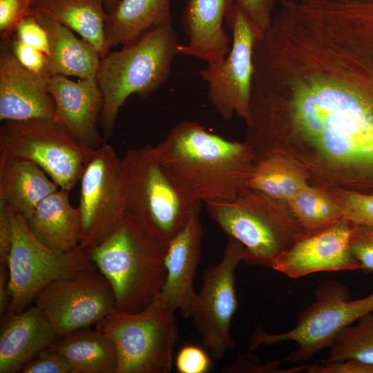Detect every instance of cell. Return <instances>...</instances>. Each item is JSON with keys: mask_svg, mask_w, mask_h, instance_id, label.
Listing matches in <instances>:
<instances>
[{"mask_svg": "<svg viewBox=\"0 0 373 373\" xmlns=\"http://www.w3.org/2000/svg\"><path fill=\"white\" fill-rule=\"evenodd\" d=\"M262 93L273 140L301 142L332 166L373 175V23L301 35L275 59Z\"/></svg>", "mask_w": 373, "mask_h": 373, "instance_id": "1", "label": "cell"}, {"mask_svg": "<svg viewBox=\"0 0 373 373\" xmlns=\"http://www.w3.org/2000/svg\"><path fill=\"white\" fill-rule=\"evenodd\" d=\"M164 171L189 203L232 200L244 192L256 156L247 142L227 140L182 121L155 146Z\"/></svg>", "mask_w": 373, "mask_h": 373, "instance_id": "2", "label": "cell"}, {"mask_svg": "<svg viewBox=\"0 0 373 373\" xmlns=\"http://www.w3.org/2000/svg\"><path fill=\"white\" fill-rule=\"evenodd\" d=\"M167 245L126 213L110 236L98 245L85 249L110 283L116 310L137 313L157 297L166 278Z\"/></svg>", "mask_w": 373, "mask_h": 373, "instance_id": "3", "label": "cell"}, {"mask_svg": "<svg viewBox=\"0 0 373 373\" xmlns=\"http://www.w3.org/2000/svg\"><path fill=\"white\" fill-rule=\"evenodd\" d=\"M179 44L173 26L153 28L100 59L97 79L105 138L113 135L119 109L131 95L146 98L168 80Z\"/></svg>", "mask_w": 373, "mask_h": 373, "instance_id": "4", "label": "cell"}, {"mask_svg": "<svg viewBox=\"0 0 373 373\" xmlns=\"http://www.w3.org/2000/svg\"><path fill=\"white\" fill-rule=\"evenodd\" d=\"M277 200L246 189L232 200L206 202L210 217L244 247L242 261L271 267L275 260L307 235Z\"/></svg>", "mask_w": 373, "mask_h": 373, "instance_id": "5", "label": "cell"}, {"mask_svg": "<svg viewBox=\"0 0 373 373\" xmlns=\"http://www.w3.org/2000/svg\"><path fill=\"white\" fill-rule=\"evenodd\" d=\"M120 193L125 213L166 245L186 224L195 204L183 198L151 145L129 149L120 158Z\"/></svg>", "mask_w": 373, "mask_h": 373, "instance_id": "6", "label": "cell"}, {"mask_svg": "<svg viewBox=\"0 0 373 373\" xmlns=\"http://www.w3.org/2000/svg\"><path fill=\"white\" fill-rule=\"evenodd\" d=\"M175 310L157 298L137 313L115 309L96 325L116 346L117 373H169L178 340Z\"/></svg>", "mask_w": 373, "mask_h": 373, "instance_id": "7", "label": "cell"}, {"mask_svg": "<svg viewBox=\"0 0 373 373\" xmlns=\"http://www.w3.org/2000/svg\"><path fill=\"white\" fill-rule=\"evenodd\" d=\"M315 296V300L298 314L291 329L270 334L257 328L250 337L249 351L253 352L262 345L292 341L297 344V348L286 360L305 361L328 348L344 328L373 311V292L351 300L347 287L338 281H325L316 289Z\"/></svg>", "mask_w": 373, "mask_h": 373, "instance_id": "8", "label": "cell"}, {"mask_svg": "<svg viewBox=\"0 0 373 373\" xmlns=\"http://www.w3.org/2000/svg\"><path fill=\"white\" fill-rule=\"evenodd\" d=\"M91 149L55 118L6 121L0 128V159H21L39 166L60 188L80 180Z\"/></svg>", "mask_w": 373, "mask_h": 373, "instance_id": "9", "label": "cell"}, {"mask_svg": "<svg viewBox=\"0 0 373 373\" xmlns=\"http://www.w3.org/2000/svg\"><path fill=\"white\" fill-rule=\"evenodd\" d=\"M8 208L13 227V243L8 263L10 303L6 316L25 310L52 282L97 267L80 246L66 253L46 246L32 233L27 219Z\"/></svg>", "mask_w": 373, "mask_h": 373, "instance_id": "10", "label": "cell"}, {"mask_svg": "<svg viewBox=\"0 0 373 373\" xmlns=\"http://www.w3.org/2000/svg\"><path fill=\"white\" fill-rule=\"evenodd\" d=\"M224 21L231 30V49L224 61L207 64L200 75L207 84V98L224 119L236 113L247 123L254 75V50L258 39L250 21L234 3Z\"/></svg>", "mask_w": 373, "mask_h": 373, "instance_id": "11", "label": "cell"}, {"mask_svg": "<svg viewBox=\"0 0 373 373\" xmlns=\"http://www.w3.org/2000/svg\"><path fill=\"white\" fill-rule=\"evenodd\" d=\"M33 302L59 338L97 325L115 309L113 288L97 267L52 282Z\"/></svg>", "mask_w": 373, "mask_h": 373, "instance_id": "12", "label": "cell"}, {"mask_svg": "<svg viewBox=\"0 0 373 373\" xmlns=\"http://www.w3.org/2000/svg\"><path fill=\"white\" fill-rule=\"evenodd\" d=\"M79 246L93 248L120 224L125 210L120 193V158L108 144L92 151L80 178Z\"/></svg>", "mask_w": 373, "mask_h": 373, "instance_id": "13", "label": "cell"}, {"mask_svg": "<svg viewBox=\"0 0 373 373\" xmlns=\"http://www.w3.org/2000/svg\"><path fill=\"white\" fill-rule=\"evenodd\" d=\"M241 243L228 236L221 260L206 269L191 318L204 346L216 358H222L235 343L231 323L238 309L234 272L243 259Z\"/></svg>", "mask_w": 373, "mask_h": 373, "instance_id": "14", "label": "cell"}, {"mask_svg": "<svg viewBox=\"0 0 373 373\" xmlns=\"http://www.w3.org/2000/svg\"><path fill=\"white\" fill-rule=\"evenodd\" d=\"M352 227L341 218L326 228L303 237L280 254L271 268L291 278L321 271L360 269L350 249Z\"/></svg>", "mask_w": 373, "mask_h": 373, "instance_id": "15", "label": "cell"}, {"mask_svg": "<svg viewBox=\"0 0 373 373\" xmlns=\"http://www.w3.org/2000/svg\"><path fill=\"white\" fill-rule=\"evenodd\" d=\"M201 203L194 204L184 227L169 242L166 255V278L155 298L182 316L191 318L198 298L193 282L201 256L202 228Z\"/></svg>", "mask_w": 373, "mask_h": 373, "instance_id": "16", "label": "cell"}, {"mask_svg": "<svg viewBox=\"0 0 373 373\" xmlns=\"http://www.w3.org/2000/svg\"><path fill=\"white\" fill-rule=\"evenodd\" d=\"M48 90L55 105V119L78 142L97 149L104 144L97 125L103 97L97 76L73 81L64 75L52 76Z\"/></svg>", "mask_w": 373, "mask_h": 373, "instance_id": "17", "label": "cell"}, {"mask_svg": "<svg viewBox=\"0 0 373 373\" xmlns=\"http://www.w3.org/2000/svg\"><path fill=\"white\" fill-rule=\"evenodd\" d=\"M49 79L36 75L16 59L10 46L1 44L0 120L55 118Z\"/></svg>", "mask_w": 373, "mask_h": 373, "instance_id": "18", "label": "cell"}, {"mask_svg": "<svg viewBox=\"0 0 373 373\" xmlns=\"http://www.w3.org/2000/svg\"><path fill=\"white\" fill-rule=\"evenodd\" d=\"M234 0H186L181 21L188 37L186 44H179L178 52L207 64L222 63L231 43L223 23Z\"/></svg>", "mask_w": 373, "mask_h": 373, "instance_id": "19", "label": "cell"}, {"mask_svg": "<svg viewBox=\"0 0 373 373\" xmlns=\"http://www.w3.org/2000/svg\"><path fill=\"white\" fill-rule=\"evenodd\" d=\"M57 335L35 306L5 316L0 331V373H16L41 351L52 345Z\"/></svg>", "mask_w": 373, "mask_h": 373, "instance_id": "20", "label": "cell"}, {"mask_svg": "<svg viewBox=\"0 0 373 373\" xmlns=\"http://www.w3.org/2000/svg\"><path fill=\"white\" fill-rule=\"evenodd\" d=\"M70 191L60 189L45 198L27 220L35 236L57 252H69L79 246V210L73 207Z\"/></svg>", "mask_w": 373, "mask_h": 373, "instance_id": "21", "label": "cell"}, {"mask_svg": "<svg viewBox=\"0 0 373 373\" xmlns=\"http://www.w3.org/2000/svg\"><path fill=\"white\" fill-rule=\"evenodd\" d=\"M37 164L0 159V202L28 220L38 204L59 186Z\"/></svg>", "mask_w": 373, "mask_h": 373, "instance_id": "22", "label": "cell"}, {"mask_svg": "<svg viewBox=\"0 0 373 373\" xmlns=\"http://www.w3.org/2000/svg\"><path fill=\"white\" fill-rule=\"evenodd\" d=\"M31 8L77 32L101 59L110 52L105 30L108 12L100 0H32Z\"/></svg>", "mask_w": 373, "mask_h": 373, "instance_id": "23", "label": "cell"}, {"mask_svg": "<svg viewBox=\"0 0 373 373\" xmlns=\"http://www.w3.org/2000/svg\"><path fill=\"white\" fill-rule=\"evenodd\" d=\"M47 32L50 74L86 79L97 76L101 58L94 47L69 28L32 12Z\"/></svg>", "mask_w": 373, "mask_h": 373, "instance_id": "24", "label": "cell"}, {"mask_svg": "<svg viewBox=\"0 0 373 373\" xmlns=\"http://www.w3.org/2000/svg\"><path fill=\"white\" fill-rule=\"evenodd\" d=\"M166 26H173L171 0H122L107 15L108 45H124L151 28Z\"/></svg>", "mask_w": 373, "mask_h": 373, "instance_id": "25", "label": "cell"}, {"mask_svg": "<svg viewBox=\"0 0 373 373\" xmlns=\"http://www.w3.org/2000/svg\"><path fill=\"white\" fill-rule=\"evenodd\" d=\"M61 338L55 349L77 373H117L116 346L103 330L86 327Z\"/></svg>", "mask_w": 373, "mask_h": 373, "instance_id": "26", "label": "cell"}, {"mask_svg": "<svg viewBox=\"0 0 373 373\" xmlns=\"http://www.w3.org/2000/svg\"><path fill=\"white\" fill-rule=\"evenodd\" d=\"M307 180L306 173L300 166L275 152L255 162L247 189L278 202L289 201L308 185Z\"/></svg>", "mask_w": 373, "mask_h": 373, "instance_id": "27", "label": "cell"}, {"mask_svg": "<svg viewBox=\"0 0 373 373\" xmlns=\"http://www.w3.org/2000/svg\"><path fill=\"white\" fill-rule=\"evenodd\" d=\"M287 202L289 211L307 235L319 231L342 218L341 209L334 198L309 185Z\"/></svg>", "mask_w": 373, "mask_h": 373, "instance_id": "28", "label": "cell"}, {"mask_svg": "<svg viewBox=\"0 0 373 373\" xmlns=\"http://www.w3.org/2000/svg\"><path fill=\"white\" fill-rule=\"evenodd\" d=\"M328 348L325 362L354 358L373 363V311L344 328Z\"/></svg>", "mask_w": 373, "mask_h": 373, "instance_id": "29", "label": "cell"}, {"mask_svg": "<svg viewBox=\"0 0 373 373\" xmlns=\"http://www.w3.org/2000/svg\"><path fill=\"white\" fill-rule=\"evenodd\" d=\"M336 197L342 218L353 224L373 226V194L341 191Z\"/></svg>", "mask_w": 373, "mask_h": 373, "instance_id": "30", "label": "cell"}, {"mask_svg": "<svg viewBox=\"0 0 373 373\" xmlns=\"http://www.w3.org/2000/svg\"><path fill=\"white\" fill-rule=\"evenodd\" d=\"M32 0H0L1 44L9 45L17 25L32 14Z\"/></svg>", "mask_w": 373, "mask_h": 373, "instance_id": "31", "label": "cell"}, {"mask_svg": "<svg viewBox=\"0 0 373 373\" xmlns=\"http://www.w3.org/2000/svg\"><path fill=\"white\" fill-rule=\"evenodd\" d=\"M350 249L360 269L373 271V226L353 224Z\"/></svg>", "mask_w": 373, "mask_h": 373, "instance_id": "32", "label": "cell"}, {"mask_svg": "<svg viewBox=\"0 0 373 373\" xmlns=\"http://www.w3.org/2000/svg\"><path fill=\"white\" fill-rule=\"evenodd\" d=\"M250 21L258 39L270 26L277 0H234Z\"/></svg>", "mask_w": 373, "mask_h": 373, "instance_id": "33", "label": "cell"}, {"mask_svg": "<svg viewBox=\"0 0 373 373\" xmlns=\"http://www.w3.org/2000/svg\"><path fill=\"white\" fill-rule=\"evenodd\" d=\"M10 48L19 62L30 72L46 78L52 77L47 55L30 47L14 37L9 44Z\"/></svg>", "mask_w": 373, "mask_h": 373, "instance_id": "34", "label": "cell"}, {"mask_svg": "<svg viewBox=\"0 0 373 373\" xmlns=\"http://www.w3.org/2000/svg\"><path fill=\"white\" fill-rule=\"evenodd\" d=\"M22 373H77L70 363L54 348L41 351L21 370Z\"/></svg>", "mask_w": 373, "mask_h": 373, "instance_id": "35", "label": "cell"}, {"mask_svg": "<svg viewBox=\"0 0 373 373\" xmlns=\"http://www.w3.org/2000/svg\"><path fill=\"white\" fill-rule=\"evenodd\" d=\"M279 361H269L262 363L258 356L248 352L240 355L237 359L224 370V372L238 373H294L305 370L307 365L296 366L283 370L279 367Z\"/></svg>", "mask_w": 373, "mask_h": 373, "instance_id": "36", "label": "cell"}, {"mask_svg": "<svg viewBox=\"0 0 373 373\" xmlns=\"http://www.w3.org/2000/svg\"><path fill=\"white\" fill-rule=\"evenodd\" d=\"M175 364L180 373H207L210 370L212 362L204 349L189 344L179 350Z\"/></svg>", "mask_w": 373, "mask_h": 373, "instance_id": "37", "label": "cell"}, {"mask_svg": "<svg viewBox=\"0 0 373 373\" xmlns=\"http://www.w3.org/2000/svg\"><path fill=\"white\" fill-rule=\"evenodd\" d=\"M13 37L48 56L49 41L47 32L32 14L20 21Z\"/></svg>", "mask_w": 373, "mask_h": 373, "instance_id": "38", "label": "cell"}, {"mask_svg": "<svg viewBox=\"0 0 373 373\" xmlns=\"http://www.w3.org/2000/svg\"><path fill=\"white\" fill-rule=\"evenodd\" d=\"M307 373H373V363L354 358L307 365Z\"/></svg>", "mask_w": 373, "mask_h": 373, "instance_id": "39", "label": "cell"}, {"mask_svg": "<svg viewBox=\"0 0 373 373\" xmlns=\"http://www.w3.org/2000/svg\"><path fill=\"white\" fill-rule=\"evenodd\" d=\"M13 243V227L8 208L0 202V262L8 266Z\"/></svg>", "mask_w": 373, "mask_h": 373, "instance_id": "40", "label": "cell"}, {"mask_svg": "<svg viewBox=\"0 0 373 373\" xmlns=\"http://www.w3.org/2000/svg\"><path fill=\"white\" fill-rule=\"evenodd\" d=\"M8 269L3 264L0 265V313L6 314L9 303L10 296L8 293Z\"/></svg>", "mask_w": 373, "mask_h": 373, "instance_id": "41", "label": "cell"}, {"mask_svg": "<svg viewBox=\"0 0 373 373\" xmlns=\"http://www.w3.org/2000/svg\"><path fill=\"white\" fill-rule=\"evenodd\" d=\"M100 1L102 2L106 12H109L122 0H100Z\"/></svg>", "mask_w": 373, "mask_h": 373, "instance_id": "42", "label": "cell"}]
</instances>
